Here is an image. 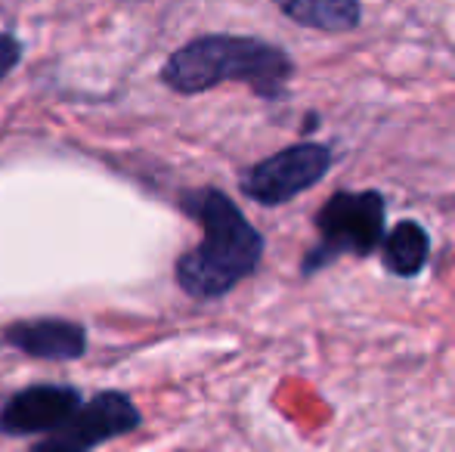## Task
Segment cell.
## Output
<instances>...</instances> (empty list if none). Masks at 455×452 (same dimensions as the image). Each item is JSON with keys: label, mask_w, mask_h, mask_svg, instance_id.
Instances as JSON below:
<instances>
[{"label": "cell", "mask_w": 455, "mask_h": 452, "mask_svg": "<svg viewBox=\"0 0 455 452\" xmlns=\"http://www.w3.org/2000/svg\"><path fill=\"white\" fill-rule=\"evenodd\" d=\"M186 214L204 229V239L177 260V282L189 297L211 301L233 291L258 270L264 258V235L217 189L186 195Z\"/></svg>", "instance_id": "obj_1"}, {"label": "cell", "mask_w": 455, "mask_h": 452, "mask_svg": "<svg viewBox=\"0 0 455 452\" xmlns=\"http://www.w3.org/2000/svg\"><path fill=\"white\" fill-rule=\"evenodd\" d=\"M294 66L285 50L258 37L204 35L177 50L162 68V81L177 93H202L223 81H242L258 97L275 99Z\"/></svg>", "instance_id": "obj_2"}, {"label": "cell", "mask_w": 455, "mask_h": 452, "mask_svg": "<svg viewBox=\"0 0 455 452\" xmlns=\"http://www.w3.org/2000/svg\"><path fill=\"white\" fill-rule=\"evenodd\" d=\"M319 245L304 260V273H316L338 254L365 258L384 242V199L378 193H338L316 218Z\"/></svg>", "instance_id": "obj_3"}, {"label": "cell", "mask_w": 455, "mask_h": 452, "mask_svg": "<svg viewBox=\"0 0 455 452\" xmlns=\"http://www.w3.org/2000/svg\"><path fill=\"white\" fill-rule=\"evenodd\" d=\"M331 168V152L319 143H298L245 170L242 193L260 205H285L316 186Z\"/></svg>", "instance_id": "obj_4"}, {"label": "cell", "mask_w": 455, "mask_h": 452, "mask_svg": "<svg viewBox=\"0 0 455 452\" xmlns=\"http://www.w3.org/2000/svg\"><path fill=\"white\" fill-rule=\"evenodd\" d=\"M143 416L127 393L106 391L96 393L91 403H81L78 412L60 431L47 434L31 452H91L102 443L124 437L140 428Z\"/></svg>", "instance_id": "obj_5"}, {"label": "cell", "mask_w": 455, "mask_h": 452, "mask_svg": "<svg viewBox=\"0 0 455 452\" xmlns=\"http://www.w3.org/2000/svg\"><path fill=\"white\" fill-rule=\"evenodd\" d=\"M81 397L66 385H35L0 403V434H53L78 412Z\"/></svg>", "instance_id": "obj_6"}, {"label": "cell", "mask_w": 455, "mask_h": 452, "mask_svg": "<svg viewBox=\"0 0 455 452\" xmlns=\"http://www.w3.org/2000/svg\"><path fill=\"white\" fill-rule=\"evenodd\" d=\"M4 341L35 360H78L87 350L84 326L72 320H22L4 332Z\"/></svg>", "instance_id": "obj_7"}, {"label": "cell", "mask_w": 455, "mask_h": 452, "mask_svg": "<svg viewBox=\"0 0 455 452\" xmlns=\"http://www.w3.org/2000/svg\"><path fill=\"white\" fill-rule=\"evenodd\" d=\"M288 19L307 28L325 31V35H341L360 25V0H273Z\"/></svg>", "instance_id": "obj_8"}, {"label": "cell", "mask_w": 455, "mask_h": 452, "mask_svg": "<svg viewBox=\"0 0 455 452\" xmlns=\"http://www.w3.org/2000/svg\"><path fill=\"white\" fill-rule=\"evenodd\" d=\"M427 248H431V242H427L425 229L412 224V220H406V224H400L384 235L381 260L394 276L409 279V276H419L421 266L427 264Z\"/></svg>", "instance_id": "obj_9"}, {"label": "cell", "mask_w": 455, "mask_h": 452, "mask_svg": "<svg viewBox=\"0 0 455 452\" xmlns=\"http://www.w3.org/2000/svg\"><path fill=\"white\" fill-rule=\"evenodd\" d=\"M19 56H22V47H19L16 37L0 35V81H4L6 75L12 72V68H16Z\"/></svg>", "instance_id": "obj_10"}]
</instances>
